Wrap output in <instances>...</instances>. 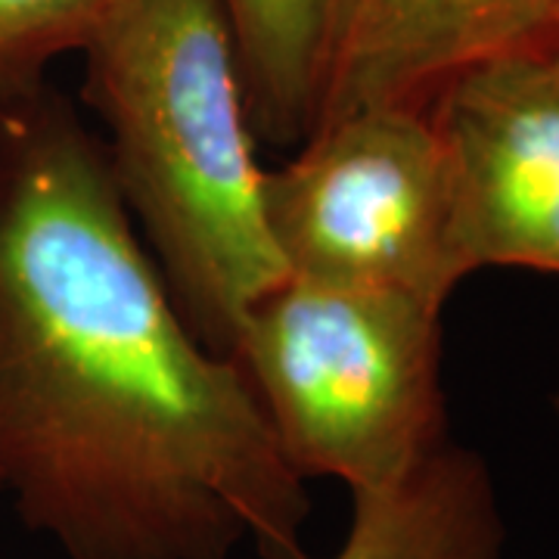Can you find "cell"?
<instances>
[{"label":"cell","instance_id":"cell-1","mask_svg":"<svg viewBox=\"0 0 559 559\" xmlns=\"http://www.w3.org/2000/svg\"><path fill=\"white\" fill-rule=\"evenodd\" d=\"M0 481L69 559H314L308 481L47 84L0 103Z\"/></svg>","mask_w":559,"mask_h":559},{"label":"cell","instance_id":"cell-2","mask_svg":"<svg viewBox=\"0 0 559 559\" xmlns=\"http://www.w3.org/2000/svg\"><path fill=\"white\" fill-rule=\"evenodd\" d=\"M84 103L128 215L180 318L230 358L246 314L286 280L264 218L240 50L221 0H128L87 50Z\"/></svg>","mask_w":559,"mask_h":559},{"label":"cell","instance_id":"cell-3","mask_svg":"<svg viewBox=\"0 0 559 559\" xmlns=\"http://www.w3.org/2000/svg\"><path fill=\"white\" fill-rule=\"evenodd\" d=\"M230 358L305 481L385 491L451 441L429 301L286 277L246 314Z\"/></svg>","mask_w":559,"mask_h":559},{"label":"cell","instance_id":"cell-4","mask_svg":"<svg viewBox=\"0 0 559 559\" xmlns=\"http://www.w3.org/2000/svg\"><path fill=\"white\" fill-rule=\"evenodd\" d=\"M264 218L286 277L444 308L463 280L451 171L426 106L380 103L314 128L264 168Z\"/></svg>","mask_w":559,"mask_h":559},{"label":"cell","instance_id":"cell-5","mask_svg":"<svg viewBox=\"0 0 559 559\" xmlns=\"http://www.w3.org/2000/svg\"><path fill=\"white\" fill-rule=\"evenodd\" d=\"M441 140L454 252L559 277V28L454 72L426 103Z\"/></svg>","mask_w":559,"mask_h":559},{"label":"cell","instance_id":"cell-6","mask_svg":"<svg viewBox=\"0 0 559 559\" xmlns=\"http://www.w3.org/2000/svg\"><path fill=\"white\" fill-rule=\"evenodd\" d=\"M554 25L557 0H330L314 128L360 106H426L469 62Z\"/></svg>","mask_w":559,"mask_h":559},{"label":"cell","instance_id":"cell-7","mask_svg":"<svg viewBox=\"0 0 559 559\" xmlns=\"http://www.w3.org/2000/svg\"><path fill=\"white\" fill-rule=\"evenodd\" d=\"M507 522L488 463L454 441L385 491L352 495L333 559H500Z\"/></svg>","mask_w":559,"mask_h":559},{"label":"cell","instance_id":"cell-8","mask_svg":"<svg viewBox=\"0 0 559 559\" xmlns=\"http://www.w3.org/2000/svg\"><path fill=\"white\" fill-rule=\"evenodd\" d=\"M240 50L255 138L299 146L314 128L330 0H221Z\"/></svg>","mask_w":559,"mask_h":559},{"label":"cell","instance_id":"cell-9","mask_svg":"<svg viewBox=\"0 0 559 559\" xmlns=\"http://www.w3.org/2000/svg\"><path fill=\"white\" fill-rule=\"evenodd\" d=\"M128 0H0V103L35 94L47 66L84 53Z\"/></svg>","mask_w":559,"mask_h":559},{"label":"cell","instance_id":"cell-10","mask_svg":"<svg viewBox=\"0 0 559 559\" xmlns=\"http://www.w3.org/2000/svg\"><path fill=\"white\" fill-rule=\"evenodd\" d=\"M554 411H557V417H559V392H557V399H554Z\"/></svg>","mask_w":559,"mask_h":559},{"label":"cell","instance_id":"cell-11","mask_svg":"<svg viewBox=\"0 0 559 559\" xmlns=\"http://www.w3.org/2000/svg\"><path fill=\"white\" fill-rule=\"evenodd\" d=\"M554 28H559V0H557V25Z\"/></svg>","mask_w":559,"mask_h":559},{"label":"cell","instance_id":"cell-12","mask_svg":"<svg viewBox=\"0 0 559 559\" xmlns=\"http://www.w3.org/2000/svg\"><path fill=\"white\" fill-rule=\"evenodd\" d=\"M0 495H3V481H0Z\"/></svg>","mask_w":559,"mask_h":559}]
</instances>
